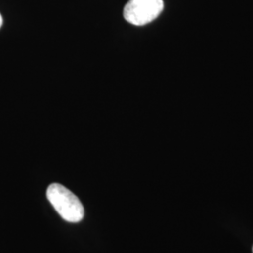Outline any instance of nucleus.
I'll return each mask as SVG.
<instances>
[{"label":"nucleus","mask_w":253,"mask_h":253,"mask_svg":"<svg viewBox=\"0 0 253 253\" xmlns=\"http://www.w3.org/2000/svg\"><path fill=\"white\" fill-rule=\"evenodd\" d=\"M163 8V0H129L123 10V16L129 24L142 27L158 18Z\"/></svg>","instance_id":"f03ea898"},{"label":"nucleus","mask_w":253,"mask_h":253,"mask_svg":"<svg viewBox=\"0 0 253 253\" xmlns=\"http://www.w3.org/2000/svg\"><path fill=\"white\" fill-rule=\"evenodd\" d=\"M3 25V18H2V15L0 14V27H2Z\"/></svg>","instance_id":"7ed1b4c3"},{"label":"nucleus","mask_w":253,"mask_h":253,"mask_svg":"<svg viewBox=\"0 0 253 253\" xmlns=\"http://www.w3.org/2000/svg\"></svg>","instance_id":"20e7f679"},{"label":"nucleus","mask_w":253,"mask_h":253,"mask_svg":"<svg viewBox=\"0 0 253 253\" xmlns=\"http://www.w3.org/2000/svg\"><path fill=\"white\" fill-rule=\"evenodd\" d=\"M46 195L56 212L66 221L76 223L83 219L84 210L80 200L66 187L58 183L51 184Z\"/></svg>","instance_id":"f257e3e1"}]
</instances>
